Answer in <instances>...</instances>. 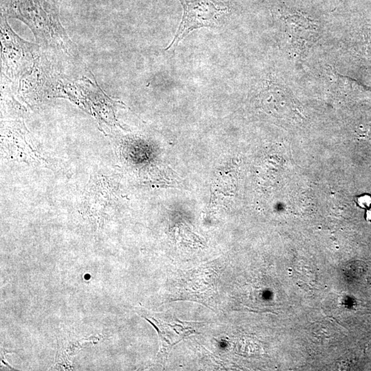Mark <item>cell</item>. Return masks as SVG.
<instances>
[{
  "mask_svg": "<svg viewBox=\"0 0 371 371\" xmlns=\"http://www.w3.org/2000/svg\"><path fill=\"white\" fill-rule=\"evenodd\" d=\"M136 312L148 321L158 332L160 343L158 357L162 363L167 360L173 347L196 333L195 322L182 321L170 313L154 312L143 308L136 309Z\"/></svg>",
  "mask_w": 371,
  "mask_h": 371,
  "instance_id": "cell-1",
  "label": "cell"
},
{
  "mask_svg": "<svg viewBox=\"0 0 371 371\" xmlns=\"http://www.w3.org/2000/svg\"><path fill=\"white\" fill-rule=\"evenodd\" d=\"M367 218L369 221H371V209H370V210H368V212H367Z\"/></svg>",
  "mask_w": 371,
  "mask_h": 371,
  "instance_id": "cell-6",
  "label": "cell"
},
{
  "mask_svg": "<svg viewBox=\"0 0 371 371\" xmlns=\"http://www.w3.org/2000/svg\"><path fill=\"white\" fill-rule=\"evenodd\" d=\"M358 203L363 208H367L371 203V197L369 195H363L358 199Z\"/></svg>",
  "mask_w": 371,
  "mask_h": 371,
  "instance_id": "cell-5",
  "label": "cell"
},
{
  "mask_svg": "<svg viewBox=\"0 0 371 371\" xmlns=\"http://www.w3.org/2000/svg\"><path fill=\"white\" fill-rule=\"evenodd\" d=\"M284 46L293 57L300 58L318 39L320 26L316 21L300 12H288L282 18Z\"/></svg>",
  "mask_w": 371,
  "mask_h": 371,
  "instance_id": "cell-2",
  "label": "cell"
},
{
  "mask_svg": "<svg viewBox=\"0 0 371 371\" xmlns=\"http://www.w3.org/2000/svg\"><path fill=\"white\" fill-rule=\"evenodd\" d=\"M261 101L266 110L278 117H285L295 110L296 104L285 86L268 84L261 93Z\"/></svg>",
  "mask_w": 371,
  "mask_h": 371,
  "instance_id": "cell-4",
  "label": "cell"
},
{
  "mask_svg": "<svg viewBox=\"0 0 371 371\" xmlns=\"http://www.w3.org/2000/svg\"><path fill=\"white\" fill-rule=\"evenodd\" d=\"M184 8V15L179 28L167 50L179 43L192 30L202 27L217 25L218 18L226 9L219 8L210 0H180Z\"/></svg>",
  "mask_w": 371,
  "mask_h": 371,
  "instance_id": "cell-3",
  "label": "cell"
}]
</instances>
